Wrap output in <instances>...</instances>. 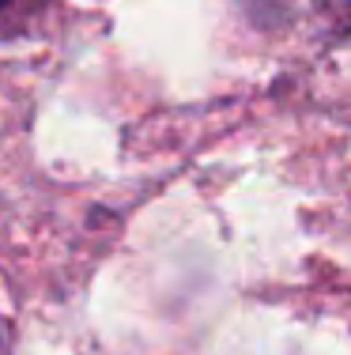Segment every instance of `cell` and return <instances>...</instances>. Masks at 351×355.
I'll list each match as a JSON object with an SVG mask.
<instances>
[{"label":"cell","instance_id":"6da1fadb","mask_svg":"<svg viewBox=\"0 0 351 355\" xmlns=\"http://www.w3.org/2000/svg\"><path fill=\"white\" fill-rule=\"evenodd\" d=\"M8 4H12V0H0V8H8Z\"/></svg>","mask_w":351,"mask_h":355}]
</instances>
